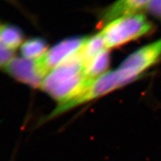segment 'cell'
I'll use <instances>...</instances> for the list:
<instances>
[{
  "label": "cell",
  "instance_id": "1",
  "mask_svg": "<svg viewBox=\"0 0 161 161\" xmlns=\"http://www.w3.org/2000/svg\"><path fill=\"white\" fill-rule=\"evenodd\" d=\"M84 63L79 52L51 70L43 80L40 89L61 105L81 94L93 80L83 73Z\"/></svg>",
  "mask_w": 161,
  "mask_h": 161
},
{
  "label": "cell",
  "instance_id": "4",
  "mask_svg": "<svg viewBox=\"0 0 161 161\" xmlns=\"http://www.w3.org/2000/svg\"><path fill=\"white\" fill-rule=\"evenodd\" d=\"M87 36H74L65 38L54 44L44 56L36 60L38 66L44 76L76 54L82 47Z\"/></svg>",
  "mask_w": 161,
  "mask_h": 161
},
{
  "label": "cell",
  "instance_id": "13",
  "mask_svg": "<svg viewBox=\"0 0 161 161\" xmlns=\"http://www.w3.org/2000/svg\"><path fill=\"white\" fill-rule=\"evenodd\" d=\"M147 10L153 16L161 19V0H150Z\"/></svg>",
  "mask_w": 161,
  "mask_h": 161
},
{
  "label": "cell",
  "instance_id": "3",
  "mask_svg": "<svg viewBox=\"0 0 161 161\" xmlns=\"http://www.w3.org/2000/svg\"><path fill=\"white\" fill-rule=\"evenodd\" d=\"M153 26L143 14L130 15L115 19L106 24L99 32L105 48H116L142 37Z\"/></svg>",
  "mask_w": 161,
  "mask_h": 161
},
{
  "label": "cell",
  "instance_id": "2",
  "mask_svg": "<svg viewBox=\"0 0 161 161\" xmlns=\"http://www.w3.org/2000/svg\"><path fill=\"white\" fill-rule=\"evenodd\" d=\"M139 79L124 69L118 68L109 70L92 82L79 96L64 104L57 105L48 115L42 120V123L48 122L75 108L102 97L114 91Z\"/></svg>",
  "mask_w": 161,
  "mask_h": 161
},
{
  "label": "cell",
  "instance_id": "7",
  "mask_svg": "<svg viewBox=\"0 0 161 161\" xmlns=\"http://www.w3.org/2000/svg\"><path fill=\"white\" fill-rule=\"evenodd\" d=\"M150 0H116L112 4L99 12L102 26L121 17L141 14L147 9Z\"/></svg>",
  "mask_w": 161,
  "mask_h": 161
},
{
  "label": "cell",
  "instance_id": "10",
  "mask_svg": "<svg viewBox=\"0 0 161 161\" xmlns=\"http://www.w3.org/2000/svg\"><path fill=\"white\" fill-rule=\"evenodd\" d=\"M48 50V45L46 40L40 37L30 38L25 40L19 48L21 57L30 60L42 58Z\"/></svg>",
  "mask_w": 161,
  "mask_h": 161
},
{
  "label": "cell",
  "instance_id": "14",
  "mask_svg": "<svg viewBox=\"0 0 161 161\" xmlns=\"http://www.w3.org/2000/svg\"><path fill=\"white\" fill-rule=\"evenodd\" d=\"M5 1L8 2V3H9L10 4H12V6H15L16 8H17L18 9H19L20 11H21L23 14H24L28 18H32V17L29 16L28 12H26V10L24 9V8L22 7V6L20 3V2H19V0H5Z\"/></svg>",
  "mask_w": 161,
  "mask_h": 161
},
{
  "label": "cell",
  "instance_id": "8",
  "mask_svg": "<svg viewBox=\"0 0 161 161\" xmlns=\"http://www.w3.org/2000/svg\"><path fill=\"white\" fill-rule=\"evenodd\" d=\"M109 64V50L104 49L84 64L83 69L84 77L89 80L97 79L108 72Z\"/></svg>",
  "mask_w": 161,
  "mask_h": 161
},
{
  "label": "cell",
  "instance_id": "6",
  "mask_svg": "<svg viewBox=\"0 0 161 161\" xmlns=\"http://www.w3.org/2000/svg\"><path fill=\"white\" fill-rule=\"evenodd\" d=\"M161 57V39L138 49L125 58L119 68L140 77Z\"/></svg>",
  "mask_w": 161,
  "mask_h": 161
},
{
  "label": "cell",
  "instance_id": "9",
  "mask_svg": "<svg viewBox=\"0 0 161 161\" xmlns=\"http://www.w3.org/2000/svg\"><path fill=\"white\" fill-rule=\"evenodd\" d=\"M24 37L22 30L16 25L2 22L0 24V43L9 51L15 53L21 47Z\"/></svg>",
  "mask_w": 161,
  "mask_h": 161
},
{
  "label": "cell",
  "instance_id": "11",
  "mask_svg": "<svg viewBox=\"0 0 161 161\" xmlns=\"http://www.w3.org/2000/svg\"><path fill=\"white\" fill-rule=\"evenodd\" d=\"M104 49L106 48L103 38L100 33L98 32L87 37L82 47L79 50V54L85 64Z\"/></svg>",
  "mask_w": 161,
  "mask_h": 161
},
{
  "label": "cell",
  "instance_id": "5",
  "mask_svg": "<svg viewBox=\"0 0 161 161\" xmlns=\"http://www.w3.org/2000/svg\"><path fill=\"white\" fill-rule=\"evenodd\" d=\"M3 71L16 81L33 89L40 88L45 78L38 68L36 60L22 57H14Z\"/></svg>",
  "mask_w": 161,
  "mask_h": 161
},
{
  "label": "cell",
  "instance_id": "12",
  "mask_svg": "<svg viewBox=\"0 0 161 161\" xmlns=\"http://www.w3.org/2000/svg\"><path fill=\"white\" fill-rule=\"evenodd\" d=\"M1 23L0 22V24ZM14 53L5 48L0 43V70H3L8 63L15 57Z\"/></svg>",
  "mask_w": 161,
  "mask_h": 161
}]
</instances>
